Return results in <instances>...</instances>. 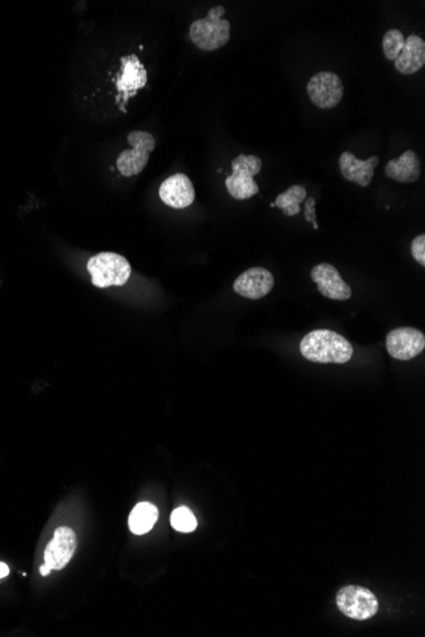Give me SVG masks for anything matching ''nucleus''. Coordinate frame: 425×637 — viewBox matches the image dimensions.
Returning a JSON list of instances; mask_svg holds the SVG:
<instances>
[{
  "label": "nucleus",
  "instance_id": "aec40b11",
  "mask_svg": "<svg viewBox=\"0 0 425 637\" xmlns=\"http://www.w3.org/2000/svg\"><path fill=\"white\" fill-rule=\"evenodd\" d=\"M406 43V36L398 30L387 31L383 36L382 48L387 60H396Z\"/></svg>",
  "mask_w": 425,
  "mask_h": 637
},
{
  "label": "nucleus",
  "instance_id": "423d86ee",
  "mask_svg": "<svg viewBox=\"0 0 425 637\" xmlns=\"http://www.w3.org/2000/svg\"><path fill=\"white\" fill-rule=\"evenodd\" d=\"M336 606L346 618L355 621H366L378 612V601L367 587L348 586L336 595Z\"/></svg>",
  "mask_w": 425,
  "mask_h": 637
},
{
  "label": "nucleus",
  "instance_id": "2eb2a0df",
  "mask_svg": "<svg viewBox=\"0 0 425 637\" xmlns=\"http://www.w3.org/2000/svg\"><path fill=\"white\" fill-rule=\"evenodd\" d=\"M425 64V42L418 35L406 39L403 50L395 60L396 71L403 75H412L421 71Z\"/></svg>",
  "mask_w": 425,
  "mask_h": 637
},
{
  "label": "nucleus",
  "instance_id": "4468645a",
  "mask_svg": "<svg viewBox=\"0 0 425 637\" xmlns=\"http://www.w3.org/2000/svg\"><path fill=\"white\" fill-rule=\"evenodd\" d=\"M378 163H380V159L377 156L369 157L366 161H362V159H358L353 153L344 152L339 158L340 173L346 181L367 188L374 180L375 170Z\"/></svg>",
  "mask_w": 425,
  "mask_h": 637
},
{
  "label": "nucleus",
  "instance_id": "5701e85b",
  "mask_svg": "<svg viewBox=\"0 0 425 637\" xmlns=\"http://www.w3.org/2000/svg\"><path fill=\"white\" fill-rule=\"evenodd\" d=\"M10 575V567L7 564L0 563V579L8 577Z\"/></svg>",
  "mask_w": 425,
  "mask_h": 637
},
{
  "label": "nucleus",
  "instance_id": "39448f33",
  "mask_svg": "<svg viewBox=\"0 0 425 637\" xmlns=\"http://www.w3.org/2000/svg\"><path fill=\"white\" fill-rule=\"evenodd\" d=\"M128 142L132 150H124L118 157L116 167L122 176L133 177L147 167L150 154L156 150V141L152 134L138 130L128 135Z\"/></svg>",
  "mask_w": 425,
  "mask_h": 637
},
{
  "label": "nucleus",
  "instance_id": "20e7f679",
  "mask_svg": "<svg viewBox=\"0 0 425 637\" xmlns=\"http://www.w3.org/2000/svg\"><path fill=\"white\" fill-rule=\"evenodd\" d=\"M263 161L256 156L236 157L232 161V174L226 179V188L236 200H249L259 194V186L253 177L260 173Z\"/></svg>",
  "mask_w": 425,
  "mask_h": 637
},
{
  "label": "nucleus",
  "instance_id": "a211bd4d",
  "mask_svg": "<svg viewBox=\"0 0 425 637\" xmlns=\"http://www.w3.org/2000/svg\"><path fill=\"white\" fill-rule=\"evenodd\" d=\"M305 197H307V191H305L304 186L293 185L285 193L278 195L274 203L279 209H282L285 215L293 217V215L301 212L299 203H304Z\"/></svg>",
  "mask_w": 425,
  "mask_h": 637
},
{
  "label": "nucleus",
  "instance_id": "f257e3e1",
  "mask_svg": "<svg viewBox=\"0 0 425 637\" xmlns=\"http://www.w3.org/2000/svg\"><path fill=\"white\" fill-rule=\"evenodd\" d=\"M299 350L305 360L320 365H345L353 357V346L342 334L314 330L302 339Z\"/></svg>",
  "mask_w": 425,
  "mask_h": 637
},
{
  "label": "nucleus",
  "instance_id": "412c9836",
  "mask_svg": "<svg viewBox=\"0 0 425 637\" xmlns=\"http://www.w3.org/2000/svg\"><path fill=\"white\" fill-rule=\"evenodd\" d=\"M410 249H412V255L416 263L421 266H425V235L421 234L415 237Z\"/></svg>",
  "mask_w": 425,
  "mask_h": 637
},
{
  "label": "nucleus",
  "instance_id": "ddd939ff",
  "mask_svg": "<svg viewBox=\"0 0 425 637\" xmlns=\"http://www.w3.org/2000/svg\"><path fill=\"white\" fill-rule=\"evenodd\" d=\"M159 197L166 205L174 209H185L195 200L193 182L186 174L176 173L163 181Z\"/></svg>",
  "mask_w": 425,
  "mask_h": 637
},
{
  "label": "nucleus",
  "instance_id": "6e6552de",
  "mask_svg": "<svg viewBox=\"0 0 425 637\" xmlns=\"http://www.w3.org/2000/svg\"><path fill=\"white\" fill-rule=\"evenodd\" d=\"M386 348L394 359L407 362L423 353L425 336L421 330H416V328H396L387 334Z\"/></svg>",
  "mask_w": 425,
  "mask_h": 637
},
{
  "label": "nucleus",
  "instance_id": "6ab92c4d",
  "mask_svg": "<svg viewBox=\"0 0 425 637\" xmlns=\"http://www.w3.org/2000/svg\"><path fill=\"white\" fill-rule=\"evenodd\" d=\"M171 526L182 533H190L197 529V518L190 509L182 506L174 510L173 516H171Z\"/></svg>",
  "mask_w": 425,
  "mask_h": 637
},
{
  "label": "nucleus",
  "instance_id": "1a4fd4ad",
  "mask_svg": "<svg viewBox=\"0 0 425 637\" xmlns=\"http://www.w3.org/2000/svg\"><path fill=\"white\" fill-rule=\"evenodd\" d=\"M77 549V536L68 526H60L55 531L54 537L46 546L45 565L51 570H61L68 565Z\"/></svg>",
  "mask_w": 425,
  "mask_h": 637
},
{
  "label": "nucleus",
  "instance_id": "dca6fc26",
  "mask_svg": "<svg viewBox=\"0 0 425 637\" xmlns=\"http://www.w3.org/2000/svg\"><path fill=\"white\" fill-rule=\"evenodd\" d=\"M385 174L398 182L413 183L421 179V161L414 150H406L398 159L387 163Z\"/></svg>",
  "mask_w": 425,
  "mask_h": 637
},
{
  "label": "nucleus",
  "instance_id": "9b49d317",
  "mask_svg": "<svg viewBox=\"0 0 425 637\" xmlns=\"http://www.w3.org/2000/svg\"><path fill=\"white\" fill-rule=\"evenodd\" d=\"M275 279L264 267H251L241 273L233 284V289L243 298L258 301L272 292Z\"/></svg>",
  "mask_w": 425,
  "mask_h": 637
},
{
  "label": "nucleus",
  "instance_id": "9d476101",
  "mask_svg": "<svg viewBox=\"0 0 425 637\" xmlns=\"http://www.w3.org/2000/svg\"><path fill=\"white\" fill-rule=\"evenodd\" d=\"M311 279L317 284V289L333 301H348L352 296V289L340 276L336 267L328 263L317 265L311 272Z\"/></svg>",
  "mask_w": 425,
  "mask_h": 637
},
{
  "label": "nucleus",
  "instance_id": "f8f14e48",
  "mask_svg": "<svg viewBox=\"0 0 425 637\" xmlns=\"http://www.w3.org/2000/svg\"><path fill=\"white\" fill-rule=\"evenodd\" d=\"M147 80V71L135 55L122 58L121 72L116 80V88L124 104L130 97H134L139 89L144 88ZM120 97H118V100H120Z\"/></svg>",
  "mask_w": 425,
  "mask_h": 637
},
{
  "label": "nucleus",
  "instance_id": "b1692460",
  "mask_svg": "<svg viewBox=\"0 0 425 637\" xmlns=\"http://www.w3.org/2000/svg\"><path fill=\"white\" fill-rule=\"evenodd\" d=\"M50 572L51 570L49 569V567L46 566L45 564H43V565L40 567V574L42 575V577H48Z\"/></svg>",
  "mask_w": 425,
  "mask_h": 637
},
{
  "label": "nucleus",
  "instance_id": "7ed1b4c3",
  "mask_svg": "<svg viewBox=\"0 0 425 637\" xmlns=\"http://www.w3.org/2000/svg\"><path fill=\"white\" fill-rule=\"evenodd\" d=\"M87 270L95 287L106 289L122 287L132 275V266L124 256L113 252H101L89 258Z\"/></svg>",
  "mask_w": 425,
  "mask_h": 637
},
{
  "label": "nucleus",
  "instance_id": "f03ea898",
  "mask_svg": "<svg viewBox=\"0 0 425 637\" xmlns=\"http://www.w3.org/2000/svg\"><path fill=\"white\" fill-rule=\"evenodd\" d=\"M226 8L217 5L205 19L195 20L190 26V39L200 50L215 51L231 39V22L223 19Z\"/></svg>",
  "mask_w": 425,
  "mask_h": 637
},
{
  "label": "nucleus",
  "instance_id": "4be33fe9",
  "mask_svg": "<svg viewBox=\"0 0 425 637\" xmlns=\"http://www.w3.org/2000/svg\"><path fill=\"white\" fill-rule=\"evenodd\" d=\"M305 218L307 222L313 224V228L319 229V224L316 222V211H314V208H316V200L313 199V197H307V199L305 200Z\"/></svg>",
  "mask_w": 425,
  "mask_h": 637
},
{
  "label": "nucleus",
  "instance_id": "f3484780",
  "mask_svg": "<svg viewBox=\"0 0 425 637\" xmlns=\"http://www.w3.org/2000/svg\"><path fill=\"white\" fill-rule=\"evenodd\" d=\"M158 519V509L151 503H139L129 517V528L133 533L145 534L153 528Z\"/></svg>",
  "mask_w": 425,
  "mask_h": 637
},
{
  "label": "nucleus",
  "instance_id": "0eeeda50",
  "mask_svg": "<svg viewBox=\"0 0 425 637\" xmlns=\"http://www.w3.org/2000/svg\"><path fill=\"white\" fill-rule=\"evenodd\" d=\"M307 92L314 106L330 110L342 101L344 84L335 73L320 72L308 81Z\"/></svg>",
  "mask_w": 425,
  "mask_h": 637
}]
</instances>
